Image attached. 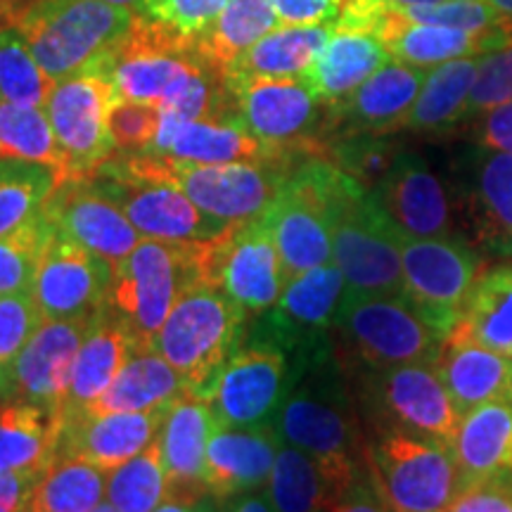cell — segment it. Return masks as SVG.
I'll return each instance as SVG.
<instances>
[{"label":"cell","mask_w":512,"mask_h":512,"mask_svg":"<svg viewBox=\"0 0 512 512\" xmlns=\"http://www.w3.org/2000/svg\"><path fill=\"white\" fill-rule=\"evenodd\" d=\"M119 98L110 74L98 64L53 83L46 110L67 166V178H91L114 155L110 126L112 102Z\"/></svg>","instance_id":"cell-14"},{"label":"cell","mask_w":512,"mask_h":512,"mask_svg":"<svg viewBox=\"0 0 512 512\" xmlns=\"http://www.w3.org/2000/svg\"><path fill=\"white\" fill-rule=\"evenodd\" d=\"M195 278L233 299L247 316H264L278 304L287 275L261 216L235 221L214 240L195 242Z\"/></svg>","instance_id":"cell-8"},{"label":"cell","mask_w":512,"mask_h":512,"mask_svg":"<svg viewBox=\"0 0 512 512\" xmlns=\"http://www.w3.org/2000/svg\"><path fill=\"white\" fill-rule=\"evenodd\" d=\"M43 214L62 235L102 256L114 273L143 240L124 211L102 195L91 178H67L57 183L43 204Z\"/></svg>","instance_id":"cell-23"},{"label":"cell","mask_w":512,"mask_h":512,"mask_svg":"<svg viewBox=\"0 0 512 512\" xmlns=\"http://www.w3.org/2000/svg\"><path fill=\"white\" fill-rule=\"evenodd\" d=\"M169 489L171 482L159 439L107 472V501L119 512H155L166 501Z\"/></svg>","instance_id":"cell-42"},{"label":"cell","mask_w":512,"mask_h":512,"mask_svg":"<svg viewBox=\"0 0 512 512\" xmlns=\"http://www.w3.org/2000/svg\"><path fill=\"white\" fill-rule=\"evenodd\" d=\"M278 27L273 0H228L219 19L195 46L202 60L223 76L235 57Z\"/></svg>","instance_id":"cell-39"},{"label":"cell","mask_w":512,"mask_h":512,"mask_svg":"<svg viewBox=\"0 0 512 512\" xmlns=\"http://www.w3.org/2000/svg\"><path fill=\"white\" fill-rule=\"evenodd\" d=\"M62 418L36 403H0V470L38 479L53 465L60 448Z\"/></svg>","instance_id":"cell-33"},{"label":"cell","mask_w":512,"mask_h":512,"mask_svg":"<svg viewBox=\"0 0 512 512\" xmlns=\"http://www.w3.org/2000/svg\"><path fill=\"white\" fill-rule=\"evenodd\" d=\"M100 67L110 74L119 98L159 107L183 81L209 64L195 43L174 38L138 15L131 34L100 60Z\"/></svg>","instance_id":"cell-17"},{"label":"cell","mask_w":512,"mask_h":512,"mask_svg":"<svg viewBox=\"0 0 512 512\" xmlns=\"http://www.w3.org/2000/svg\"><path fill=\"white\" fill-rule=\"evenodd\" d=\"M477 64L479 55H470L430 69L408 114L406 131L439 138L453 133L460 124H467V102L477 76Z\"/></svg>","instance_id":"cell-36"},{"label":"cell","mask_w":512,"mask_h":512,"mask_svg":"<svg viewBox=\"0 0 512 512\" xmlns=\"http://www.w3.org/2000/svg\"><path fill=\"white\" fill-rule=\"evenodd\" d=\"M453 458L460 486L512 477V401H494L463 415Z\"/></svg>","instance_id":"cell-31"},{"label":"cell","mask_w":512,"mask_h":512,"mask_svg":"<svg viewBox=\"0 0 512 512\" xmlns=\"http://www.w3.org/2000/svg\"><path fill=\"white\" fill-rule=\"evenodd\" d=\"M389 60L392 57L375 34L332 27L323 53L316 57L304 79L325 107H335Z\"/></svg>","instance_id":"cell-30"},{"label":"cell","mask_w":512,"mask_h":512,"mask_svg":"<svg viewBox=\"0 0 512 512\" xmlns=\"http://www.w3.org/2000/svg\"><path fill=\"white\" fill-rule=\"evenodd\" d=\"M60 183L53 169L43 164L0 159V235L27 223Z\"/></svg>","instance_id":"cell-43"},{"label":"cell","mask_w":512,"mask_h":512,"mask_svg":"<svg viewBox=\"0 0 512 512\" xmlns=\"http://www.w3.org/2000/svg\"><path fill=\"white\" fill-rule=\"evenodd\" d=\"M425 74V69L411 67L392 57L347 100L328 107L325 147L339 138L394 136L396 131H403Z\"/></svg>","instance_id":"cell-24"},{"label":"cell","mask_w":512,"mask_h":512,"mask_svg":"<svg viewBox=\"0 0 512 512\" xmlns=\"http://www.w3.org/2000/svg\"><path fill=\"white\" fill-rule=\"evenodd\" d=\"M486 3H489L491 8H496L498 12H501V15L512 24V0H486Z\"/></svg>","instance_id":"cell-59"},{"label":"cell","mask_w":512,"mask_h":512,"mask_svg":"<svg viewBox=\"0 0 512 512\" xmlns=\"http://www.w3.org/2000/svg\"><path fill=\"white\" fill-rule=\"evenodd\" d=\"M356 403L375 432L399 430L453 448L460 420L434 363L354 370Z\"/></svg>","instance_id":"cell-7"},{"label":"cell","mask_w":512,"mask_h":512,"mask_svg":"<svg viewBox=\"0 0 512 512\" xmlns=\"http://www.w3.org/2000/svg\"><path fill=\"white\" fill-rule=\"evenodd\" d=\"M214 496H176L169 494L155 512H219Z\"/></svg>","instance_id":"cell-56"},{"label":"cell","mask_w":512,"mask_h":512,"mask_svg":"<svg viewBox=\"0 0 512 512\" xmlns=\"http://www.w3.org/2000/svg\"><path fill=\"white\" fill-rule=\"evenodd\" d=\"M460 214L484 252L512 256V155L484 145L465 147L453 166Z\"/></svg>","instance_id":"cell-20"},{"label":"cell","mask_w":512,"mask_h":512,"mask_svg":"<svg viewBox=\"0 0 512 512\" xmlns=\"http://www.w3.org/2000/svg\"><path fill=\"white\" fill-rule=\"evenodd\" d=\"M261 219L278 247L290 278L335 261L328 207L313 174L311 157L299 159L292 166Z\"/></svg>","instance_id":"cell-19"},{"label":"cell","mask_w":512,"mask_h":512,"mask_svg":"<svg viewBox=\"0 0 512 512\" xmlns=\"http://www.w3.org/2000/svg\"><path fill=\"white\" fill-rule=\"evenodd\" d=\"M138 12L102 0H36L17 22L50 81L105 60L131 34Z\"/></svg>","instance_id":"cell-5"},{"label":"cell","mask_w":512,"mask_h":512,"mask_svg":"<svg viewBox=\"0 0 512 512\" xmlns=\"http://www.w3.org/2000/svg\"><path fill=\"white\" fill-rule=\"evenodd\" d=\"M325 512H392L382 496L377 494L370 475L361 477L351 489L344 491L337 501H332Z\"/></svg>","instance_id":"cell-54"},{"label":"cell","mask_w":512,"mask_h":512,"mask_svg":"<svg viewBox=\"0 0 512 512\" xmlns=\"http://www.w3.org/2000/svg\"><path fill=\"white\" fill-rule=\"evenodd\" d=\"M396 5H432V3H444V0H389Z\"/></svg>","instance_id":"cell-61"},{"label":"cell","mask_w":512,"mask_h":512,"mask_svg":"<svg viewBox=\"0 0 512 512\" xmlns=\"http://www.w3.org/2000/svg\"><path fill=\"white\" fill-rule=\"evenodd\" d=\"M181 396H185V384L176 368L155 347H138L110 387L83 413L110 415L152 411L159 406H171Z\"/></svg>","instance_id":"cell-34"},{"label":"cell","mask_w":512,"mask_h":512,"mask_svg":"<svg viewBox=\"0 0 512 512\" xmlns=\"http://www.w3.org/2000/svg\"><path fill=\"white\" fill-rule=\"evenodd\" d=\"M280 27H318L335 24L344 0H273Z\"/></svg>","instance_id":"cell-52"},{"label":"cell","mask_w":512,"mask_h":512,"mask_svg":"<svg viewBox=\"0 0 512 512\" xmlns=\"http://www.w3.org/2000/svg\"><path fill=\"white\" fill-rule=\"evenodd\" d=\"M0 512H27V508L24 510H0Z\"/></svg>","instance_id":"cell-63"},{"label":"cell","mask_w":512,"mask_h":512,"mask_svg":"<svg viewBox=\"0 0 512 512\" xmlns=\"http://www.w3.org/2000/svg\"><path fill=\"white\" fill-rule=\"evenodd\" d=\"M0 159L43 164L53 169L60 181L67 174L60 143L43 107L0 102Z\"/></svg>","instance_id":"cell-41"},{"label":"cell","mask_w":512,"mask_h":512,"mask_svg":"<svg viewBox=\"0 0 512 512\" xmlns=\"http://www.w3.org/2000/svg\"><path fill=\"white\" fill-rule=\"evenodd\" d=\"M107 494V472L86 460L57 456L34 482L27 512H91Z\"/></svg>","instance_id":"cell-40"},{"label":"cell","mask_w":512,"mask_h":512,"mask_svg":"<svg viewBox=\"0 0 512 512\" xmlns=\"http://www.w3.org/2000/svg\"><path fill=\"white\" fill-rule=\"evenodd\" d=\"M512 100V38L503 46L479 55L477 76L467 102V124L491 107Z\"/></svg>","instance_id":"cell-49"},{"label":"cell","mask_w":512,"mask_h":512,"mask_svg":"<svg viewBox=\"0 0 512 512\" xmlns=\"http://www.w3.org/2000/svg\"><path fill=\"white\" fill-rule=\"evenodd\" d=\"M36 479L0 470V510H24Z\"/></svg>","instance_id":"cell-55"},{"label":"cell","mask_w":512,"mask_h":512,"mask_svg":"<svg viewBox=\"0 0 512 512\" xmlns=\"http://www.w3.org/2000/svg\"><path fill=\"white\" fill-rule=\"evenodd\" d=\"M192 280H197L195 242L143 238L114 273L110 306L140 347H155L157 332Z\"/></svg>","instance_id":"cell-10"},{"label":"cell","mask_w":512,"mask_h":512,"mask_svg":"<svg viewBox=\"0 0 512 512\" xmlns=\"http://www.w3.org/2000/svg\"><path fill=\"white\" fill-rule=\"evenodd\" d=\"M247 318L233 299L200 280L178 294L155 349L181 375L185 394L207 403L214 399L223 370L242 347Z\"/></svg>","instance_id":"cell-3"},{"label":"cell","mask_w":512,"mask_h":512,"mask_svg":"<svg viewBox=\"0 0 512 512\" xmlns=\"http://www.w3.org/2000/svg\"><path fill=\"white\" fill-rule=\"evenodd\" d=\"M91 512H119V510H117V508H114V505H112L110 501H107V503H105V501H102V503L98 505V508H93Z\"/></svg>","instance_id":"cell-62"},{"label":"cell","mask_w":512,"mask_h":512,"mask_svg":"<svg viewBox=\"0 0 512 512\" xmlns=\"http://www.w3.org/2000/svg\"><path fill=\"white\" fill-rule=\"evenodd\" d=\"M138 347V339L133 337L128 325L110 306L105 316L93 325L91 332L83 339L79 356L74 361L62 418H72V415L86 411L110 387L114 377L119 375V370L126 366V361Z\"/></svg>","instance_id":"cell-32"},{"label":"cell","mask_w":512,"mask_h":512,"mask_svg":"<svg viewBox=\"0 0 512 512\" xmlns=\"http://www.w3.org/2000/svg\"><path fill=\"white\" fill-rule=\"evenodd\" d=\"M98 320H46L41 323V328L34 332L27 347L17 356L15 366L10 368L0 394L5 399L36 403L62 418L74 361L79 356L83 339Z\"/></svg>","instance_id":"cell-22"},{"label":"cell","mask_w":512,"mask_h":512,"mask_svg":"<svg viewBox=\"0 0 512 512\" xmlns=\"http://www.w3.org/2000/svg\"><path fill=\"white\" fill-rule=\"evenodd\" d=\"M102 195L124 211L143 238L164 242H207L230 223L207 214L174 185L128 174L110 157L91 176Z\"/></svg>","instance_id":"cell-15"},{"label":"cell","mask_w":512,"mask_h":512,"mask_svg":"<svg viewBox=\"0 0 512 512\" xmlns=\"http://www.w3.org/2000/svg\"><path fill=\"white\" fill-rule=\"evenodd\" d=\"M313 174L330 216L332 259L347 294L403 297V235L384 214L375 195L328 157H311Z\"/></svg>","instance_id":"cell-2"},{"label":"cell","mask_w":512,"mask_h":512,"mask_svg":"<svg viewBox=\"0 0 512 512\" xmlns=\"http://www.w3.org/2000/svg\"><path fill=\"white\" fill-rule=\"evenodd\" d=\"M34 3L36 0H0V31L17 27L19 19Z\"/></svg>","instance_id":"cell-58"},{"label":"cell","mask_w":512,"mask_h":512,"mask_svg":"<svg viewBox=\"0 0 512 512\" xmlns=\"http://www.w3.org/2000/svg\"><path fill=\"white\" fill-rule=\"evenodd\" d=\"M223 512H275L271 501H268L266 491H247V494L233 496L226 501Z\"/></svg>","instance_id":"cell-57"},{"label":"cell","mask_w":512,"mask_h":512,"mask_svg":"<svg viewBox=\"0 0 512 512\" xmlns=\"http://www.w3.org/2000/svg\"><path fill=\"white\" fill-rule=\"evenodd\" d=\"M349 384L332 347L299 370L273 420L283 444L302 448L325 465L337 486V498L368 475L366 441Z\"/></svg>","instance_id":"cell-1"},{"label":"cell","mask_w":512,"mask_h":512,"mask_svg":"<svg viewBox=\"0 0 512 512\" xmlns=\"http://www.w3.org/2000/svg\"><path fill=\"white\" fill-rule=\"evenodd\" d=\"M50 230L53 226L41 209L12 233L0 235V297L31 292Z\"/></svg>","instance_id":"cell-45"},{"label":"cell","mask_w":512,"mask_h":512,"mask_svg":"<svg viewBox=\"0 0 512 512\" xmlns=\"http://www.w3.org/2000/svg\"><path fill=\"white\" fill-rule=\"evenodd\" d=\"M102 3H110V5H119V8H128L133 12H138L140 8H143L145 0H102Z\"/></svg>","instance_id":"cell-60"},{"label":"cell","mask_w":512,"mask_h":512,"mask_svg":"<svg viewBox=\"0 0 512 512\" xmlns=\"http://www.w3.org/2000/svg\"><path fill=\"white\" fill-rule=\"evenodd\" d=\"M366 467L392 512H444L460 489L451 448L399 430L366 441Z\"/></svg>","instance_id":"cell-9"},{"label":"cell","mask_w":512,"mask_h":512,"mask_svg":"<svg viewBox=\"0 0 512 512\" xmlns=\"http://www.w3.org/2000/svg\"><path fill=\"white\" fill-rule=\"evenodd\" d=\"M53 83L43 74L22 31L17 27L0 31V102L46 107Z\"/></svg>","instance_id":"cell-44"},{"label":"cell","mask_w":512,"mask_h":512,"mask_svg":"<svg viewBox=\"0 0 512 512\" xmlns=\"http://www.w3.org/2000/svg\"><path fill=\"white\" fill-rule=\"evenodd\" d=\"M228 0H145L140 17L185 43H197L219 19Z\"/></svg>","instance_id":"cell-47"},{"label":"cell","mask_w":512,"mask_h":512,"mask_svg":"<svg viewBox=\"0 0 512 512\" xmlns=\"http://www.w3.org/2000/svg\"><path fill=\"white\" fill-rule=\"evenodd\" d=\"M174 406V403H171ZM171 406H159L138 413L72 415L62 418V434L57 456L86 460L102 472H112L126 460L145 451L162 430Z\"/></svg>","instance_id":"cell-26"},{"label":"cell","mask_w":512,"mask_h":512,"mask_svg":"<svg viewBox=\"0 0 512 512\" xmlns=\"http://www.w3.org/2000/svg\"><path fill=\"white\" fill-rule=\"evenodd\" d=\"M472 124H475V140L479 145L512 155V100L479 114L477 119H472Z\"/></svg>","instance_id":"cell-53"},{"label":"cell","mask_w":512,"mask_h":512,"mask_svg":"<svg viewBox=\"0 0 512 512\" xmlns=\"http://www.w3.org/2000/svg\"><path fill=\"white\" fill-rule=\"evenodd\" d=\"M444 512H512V477L460 486Z\"/></svg>","instance_id":"cell-51"},{"label":"cell","mask_w":512,"mask_h":512,"mask_svg":"<svg viewBox=\"0 0 512 512\" xmlns=\"http://www.w3.org/2000/svg\"><path fill=\"white\" fill-rule=\"evenodd\" d=\"M147 152L183 162L228 164H297L299 159L266 145L240 124L238 119H195L178 121L164 117L159 121L155 143Z\"/></svg>","instance_id":"cell-25"},{"label":"cell","mask_w":512,"mask_h":512,"mask_svg":"<svg viewBox=\"0 0 512 512\" xmlns=\"http://www.w3.org/2000/svg\"><path fill=\"white\" fill-rule=\"evenodd\" d=\"M41 323L43 318L31 292L0 297V389Z\"/></svg>","instance_id":"cell-48"},{"label":"cell","mask_w":512,"mask_h":512,"mask_svg":"<svg viewBox=\"0 0 512 512\" xmlns=\"http://www.w3.org/2000/svg\"><path fill=\"white\" fill-rule=\"evenodd\" d=\"M332 24L318 27H278L235 57L223 72V81L299 79L323 53Z\"/></svg>","instance_id":"cell-35"},{"label":"cell","mask_w":512,"mask_h":512,"mask_svg":"<svg viewBox=\"0 0 512 512\" xmlns=\"http://www.w3.org/2000/svg\"><path fill=\"white\" fill-rule=\"evenodd\" d=\"M216 427L219 422L207 401L185 394L169 408L157 437L169 472V494L211 496L204 484V472H207V448Z\"/></svg>","instance_id":"cell-28"},{"label":"cell","mask_w":512,"mask_h":512,"mask_svg":"<svg viewBox=\"0 0 512 512\" xmlns=\"http://www.w3.org/2000/svg\"><path fill=\"white\" fill-rule=\"evenodd\" d=\"M230 112L252 136L287 155L325 157L328 107L304 76L299 79L226 81Z\"/></svg>","instance_id":"cell-11"},{"label":"cell","mask_w":512,"mask_h":512,"mask_svg":"<svg viewBox=\"0 0 512 512\" xmlns=\"http://www.w3.org/2000/svg\"><path fill=\"white\" fill-rule=\"evenodd\" d=\"M332 344L344 370H384L437 363L444 337L403 297L344 294Z\"/></svg>","instance_id":"cell-4"},{"label":"cell","mask_w":512,"mask_h":512,"mask_svg":"<svg viewBox=\"0 0 512 512\" xmlns=\"http://www.w3.org/2000/svg\"><path fill=\"white\" fill-rule=\"evenodd\" d=\"M448 335L470 339L512 358V266L482 271L472 287L463 318Z\"/></svg>","instance_id":"cell-37"},{"label":"cell","mask_w":512,"mask_h":512,"mask_svg":"<svg viewBox=\"0 0 512 512\" xmlns=\"http://www.w3.org/2000/svg\"><path fill=\"white\" fill-rule=\"evenodd\" d=\"M292 384L294 370L285 351L259 339L230 358L209 406L219 427L273 425Z\"/></svg>","instance_id":"cell-18"},{"label":"cell","mask_w":512,"mask_h":512,"mask_svg":"<svg viewBox=\"0 0 512 512\" xmlns=\"http://www.w3.org/2000/svg\"><path fill=\"white\" fill-rule=\"evenodd\" d=\"M347 294V283L335 261L292 275L278 304L261 318V339L283 349L290 358L294 380L318 356L328 354L332 328L339 306Z\"/></svg>","instance_id":"cell-13"},{"label":"cell","mask_w":512,"mask_h":512,"mask_svg":"<svg viewBox=\"0 0 512 512\" xmlns=\"http://www.w3.org/2000/svg\"><path fill=\"white\" fill-rule=\"evenodd\" d=\"M458 413L467 415L494 401H512V358L448 335L434 363Z\"/></svg>","instance_id":"cell-29"},{"label":"cell","mask_w":512,"mask_h":512,"mask_svg":"<svg viewBox=\"0 0 512 512\" xmlns=\"http://www.w3.org/2000/svg\"><path fill=\"white\" fill-rule=\"evenodd\" d=\"M114 271L102 256L50 230L31 297L46 320H98L110 309Z\"/></svg>","instance_id":"cell-16"},{"label":"cell","mask_w":512,"mask_h":512,"mask_svg":"<svg viewBox=\"0 0 512 512\" xmlns=\"http://www.w3.org/2000/svg\"><path fill=\"white\" fill-rule=\"evenodd\" d=\"M162 112L152 102H138L117 98L110 107V126L112 143L121 152H147L155 143Z\"/></svg>","instance_id":"cell-50"},{"label":"cell","mask_w":512,"mask_h":512,"mask_svg":"<svg viewBox=\"0 0 512 512\" xmlns=\"http://www.w3.org/2000/svg\"><path fill=\"white\" fill-rule=\"evenodd\" d=\"M264 491L275 512H325L337 498V486L325 465L290 444H280Z\"/></svg>","instance_id":"cell-38"},{"label":"cell","mask_w":512,"mask_h":512,"mask_svg":"<svg viewBox=\"0 0 512 512\" xmlns=\"http://www.w3.org/2000/svg\"><path fill=\"white\" fill-rule=\"evenodd\" d=\"M370 192L403 238H463L456 226L451 192L415 150L401 147L387 174Z\"/></svg>","instance_id":"cell-21"},{"label":"cell","mask_w":512,"mask_h":512,"mask_svg":"<svg viewBox=\"0 0 512 512\" xmlns=\"http://www.w3.org/2000/svg\"><path fill=\"white\" fill-rule=\"evenodd\" d=\"M389 15L408 24H432L472 34L512 31V24L486 0H444L432 5H396L387 0Z\"/></svg>","instance_id":"cell-46"},{"label":"cell","mask_w":512,"mask_h":512,"mask_svg":"<svg viewBox=\"0 0 512 512\" xmlns=\"http://www.w3.org/2000/svg\"><path fill=\"white\" fill-rule=\"evenodd\" d=\"M401 261L403 299L446 339L463 318L484 259L465 238H406Z\"/></svg>","instance_id":"cell-12"},{"label":"cell","mask_w":512,"mask_h":512,"mask_svg":"<svg viewBox=\"0 0 512 512\" xmlns=\"http://www.w3.org/2000/svg\"><path fill=\"white\" fill-rule=\"evenodd\" d=\"M112 159L128 174L174 185L202 211L228 223L264 214L294 166L259 162L200 164L152 152H126L121 157L112 155Z\"/></svg>","instance_id":"cell-6"},{"label":"cell","mask_w":512,"mask_h":512,"mask_svg":"<svg viewBox=\"0 0 512 512\" xmlns=\"http://www.w3.org/2000/svg\"><path fill=\"white\" fill-rule=\"evenodd\" d=\"M280 441L273 425L235 430L216 427L207 448V472L204 484L219 501L264 489L271 477Z\"/></svg>","instance_id":"cell-27"}]
</instances>
